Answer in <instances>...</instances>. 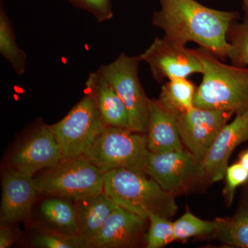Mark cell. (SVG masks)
Wrapping results in <instances>:
<instances>
[{"label": "cell", "instance_id": "30bf717a", "mask_svg": "<svg viewBox=\"0 0 248 248\" xmlns=\"http://www.w3.org/2000/svg\"><path fill=\"white\" fill-rule=\"evenodd\" d=\"M233 112L194 107L177 115L181 140L187 151L202 163L221 129L228 123Z\"/></svg>", "mask_w": 248, "mask_h": 248}, {"label": "cell", "instance_id": "9a60e30c", "mask_svg": "<svg viewBox=\"0 0 248 248\" xmlns=\"http://www.w3.org/2000/svg\"><path fill=\"white\" fill-rule=\"evenodd\" d=\"M147 148L151 153L181 151L184 145L177 126V116L166 110L158 100L151 99L147 128Z\"/></svg>", "mask_w": 248, "mask_h": 248}, {"label": "cell", "instance_id": "277c9868", "mask_svg": "<svg viewBox=\"0 0 248 248\" xmlns=\"http://www.w3.org/2000/svg\"><path fill=\"white\" fill-rule=\"evenodd\" d=\"M150 152L146 134L108 126L83 156L104 173L124 169L146 174Z\"/></svg>", "mask_w": 248, "mask_h": 248}, {"label": "cell", "instance_id": "e0dca14e", "mask_svg": "<svg viewBox=\"0 0 248 248\" xmlns=\"http://www.w3.org/2000/svg\"><path fill=\"white\" fill-rule=\"evenodd\" d=\"M75 205L79 221V235L91 248L93 239L112 212L118 205L104 192L76 201Z\"/></svg>", "mask_w": 248, "mask_h": 248}, {"label": "cell", "instance_id": "ba28073f", "mask_svg": "<svg viewBox=\"0 0 248 248\" xmlns=\"http://www.w3.org/2000/svg\"><path fill=\"white\" fill-rule=\"evenodd\" d=\"M147 175L173 196L188 192L207 182L202 164L187 149L148 155Z\"/></svg>", "mask_w": 248, "mask_h": 248}, {"label": "cell", "instance_id": "f1b7e54d", "mask_svg": "<svg viewBox=\"0 0 248 248\" xmlns=\"http://www.w3.org/2000/svg\"><path fill=\"white\" fill-rule=\"evenodd\" d=\"M239 163L248 171V149L240 155Z\"/></svg>", "mask_w": 248, "mask_h": 248}, {"label": "cell", "instance_id": "8992f818", "mask_svg": "<svg viewBox=\"0 0 248 248\" xmlns=\"http://www.w3.org/2000/svg\"><path fill=\"white\" fill-rule=\"evenodd\" d=\"M140 56L121 53L118 58L102 65L98 73L115 89L128 109L130 130L146 134L149 119L150 100L139 78Z\"/></svg>", "mask_w": 248, "mask_h": 248}, {"label": "cell", "instance_id": "3957f363", "mask_svg": "<svg viewBox=\"0 0 248 248\" xmlns=\"http://www.w3.org/2000/svg\"><path fill=\"white\" fill-rule=\"evenodd\" d=\"M144 173L119 169L104 173V193L125 210L148 220L152 214L172 218L177 211L174 196Z\"/></svg>", "mask_w": 248, "mask_h": 248}, {"label": "cell", "instance_id": "7c38bea8", "mask_svg": "<svg viewBox=\"0 0 248 248\" xmlns=\"http://www.w3.org/2000/svg\"><path fill=\"white\" fill-rule=\"evenodd\" d=\"M232 122L221 129L213 146L202 161L207 182L213 184L224 178L228 161L241 143L248 141V109L236 115Z\"/></svg>", "mask_w": 248, "mask_h": 248}, {"label": "cell", "instance_id": "d4e9b609", "mask_svg": "<svg viewBox=\"0 0 248 248\" xmlns=\"http://www.w3.org/2000/svg\"><path fill=\"white\" fill-rule=\"evenodd\" d=\"M35 247L43 248H89L86 241L79 235L63 234L57 231L41 233L32 240Z\"/></svg>", "mask_w": 248, "mask_h": 248}, {"label": "cell", "instance_id": "5bb4252c", "mask_svg": "<svg viewBox=\"0 0 248 248\" xmlns=\"http://www.w3.org/2000/svg\"><path fill=\"white\" fill-rule=\"evenodd\" d=\"M148 220L117 206L93 239L91 248L130 247L141 239Z\"/></svg>", "mask_w": 248, "mask_h": 248}, {"label": "cell", "instance_id": "9c48e42d", "mask_svg": "<svg viewBox=\"0 0 248 248\" xmlns=\"http://www.w3.org/2000/svg\"><path fill=\"white\" fill-rule=\"evenodd\" d=\"M140 56L142 62L148 63L152 76L158 82L164 79L187 78L203 72L197 50L165 37L155 39Z\"/></svg>", "mask_w": 248, "mask_h": 248}, {"label": "cell", "instance_id": "52a82bcc", "mask_svg": "<svg viewBox=\"0 0 248 248\" xmlns=\"http://www.w3.org/2000/svg\"><path fill=\"white\" fill-rule=\"evenodd\" d=\"M48 126L61 146L63 159L83 156L107 127L88 93L62 120Z\"/></svg>", "mask_w": 248, "mask_h": 248}, {"label": "cell", "instance_id": "484cf974", "mask_svg": "<svg viewBox=\"0 0 248 248\" xmlns=\"http://www.w3.org/2000/svg\"><path fill=\"white\" fill-rule=\"evenodd\" d=\"M77 9L92 15L99 22H107L113 18L110 0H64Z\"/></svg>", "mask_w": 248, "mask_h": 248}, {"label": "cell", "instance_id": "f546056e", "mask_svg": "<svg viewBox=\"0 0 248 248\" xmlns=\"http://www.w3.org/2000/svg\"><path fill=\"white\" fill-rule=\"evenodd\" d=\"M244 10L246 14V19H248V0H243Z\"/></svg>", "mask_w": 248, "mask_h": 248}, {"label": "cell", "instance_id": "ac0fdd59", "mask_svg": "<svg viewBox=\"0 0 248 248\" xmlns=\"http://www.w3.org/2000/svg\"><path fill=\"white\" fill-rule=\"evenodd\" d=\"M44 218L57 232L70 235H79V221L76 205L68 200L52 197L44 201L40 205Z\"/></svg>", "mask_w": 248, "mask_h": 248}, {"label": "cell", "instance_id": "83f0119b", "mask_svg": "<svg viewBox=\"0 0 248 248\" xmlns=\"http://www.w3.org/2000/svg\"><path fill=\"white\" fill-rule=\"evenodd\" d=\"M15 239L14 232L11 228L3 227L0 231V248L11 247Z\"/></svg>", "mask_w": 248, "mask_h": 248}, {"label": "cell", "instance_id": "6da1fadb", "mask_svg": "<svg viewBox=\"0 0 248 248\" xmlns=\"http://www.w3.org/2000/svg\"><path fill=\"white\" fill-rule=\"evenodd\" d=\"M158 1L161 9L153 14L152 24L164 31L165 38L185 46L195 42L218 59L228 58V34L238 12L210 9L195 0Z\"/></svg>", "mask_w": 248, "mask_h": 248}, {"label": "cell", "instance_id": "603a6c76", "mask_svg": "<svg viewBox=\"0 0 248 248\" xmlns=\"http://www.w3.org/2000/svg\"><path fill=\"white\" fill-rule=\"evenodd\" d=\"M231 45L228 58L232 64L248 68V19L244 22H233L228 34Z\"/></svg>", "mask_w": 248, "mask_h": 248}, {"label": "cell", "instance_id": "cb8c5ba5", "mask_svg": "<svg viewBox=\"0 0 248 248\" xmlns=\"http://www.w3.org/2000/svg\"><path fill=\"white\" fill-rule=\"evenodd\" d=\"M148 221L149 229L145 236L146 248H161L175 241L174 223L169 218L152 214Z\"/></svg>", "mask_w": 248, "mask_h": 248}, {"label": "cell", "instance_id": "2e32d148", "mask_svg": "<svg viewBox=\"0 0 248 248\" xmlns=\"http://www.w3.org/2000/svg\"><path fill=\"white\" fill-rule=\"evenodd\" d=\"M85 86L86 93L94 98L106 126L130 129L128 111L125 104L97 71L89 73Z\"/></svg>", "mask_w": 248, "mask_h": 248}, {"label": "cell", "instance_id": "7402d4cb", "mask_svg": "<svg viewBox=\"0 0 248 248\" xmlns=\"http://www.w3.org/2000/svg\"><path fill=\"white\" fill-rule=\"evenodd\" d=\"M222 218L215 221H204L190 212L184 214L174 222V239L184 240L193 236L215 233L221 226Z\"/></svg>", "mask_w": 248, "mask_h": 248}, {"label": "cell", "instance_id": "4fadbf2b", "mask_svg": "<svg viewBox=\"0 0 248 248\" xmlns=\"http://www.w3.org/2000/svg\"><path fill=\"white\" fill-rule=\"evenodd\" d=\"M38 194L32 176L17 170L7 173L2 182L1 224L9 226L26 219Z\"/></svg>", "mask_w": 248, "mask_h": 248}, {"label": "cell", "instance_id": "ffe728a7", "mask_svg": "<svg viewBox=\"0 0 248 248\" xmlns=\"http://www.w3.org/2000/svg\"><path fill=\"white\" fill-rule=\"evenodd\" d=\"M0 54L16 75L22 76L25 73L27 54L18 46L14 26L5 11L2 0L0 5Z\"/></svg>", "mask_w": 248, "mask_h": 248}, {"label": "cell", "instance_id": "5b68a950", "mask_svg": "<svg viewBox=\"0 0 248 248\" xmlns=\"http://www.w3.org/2000/svg\"><path fill=\"white\" fill-rule=\"evenodd\" d=\"M34 181L40 194L76 202L104 192V173L81 156L62 159Z\"/></svg>", "mask_w": 248, "mask_h": 248}, {"label": "cell", "instance_id": "8fae6325", "mask_svg": "<svg viewBox=\"0 0 248 248\" xmlns=\"http://www.w3.org/2000/svg\"><path fill=\"white\" fill-rule=\"evenodd\" d=\"M62 159L60 143L48 125L42 124L16 150L11 164L16 170L33 176L40 170L56 166Z\"/></svg>", "mask_w": 248, "mask_h": 248}, {"label": "cell", "instance_id": "d6986e66", "mask_svg": "<svg viewBox=\"0 0 248 248\" xmlns=\"http://www.w3.org/2000/svg\"><path fill=\"white\" fill-rule=\"evenodd\" d=\"M197 88L187 78L170 79L161 87L159 104L166 110L179 115L190 110L194 106Z\"/></svg>", "mask_w": 248, "mask_h": 248}, {"label": "cell", "instance_id": "4316f807", "mask_svg": "<svg viewBox=\"0 0 248 248\" xmlns=\"http://www.w3.org/2000/svg\"><path fill=\"white\" fill-rule=\"evenodd\" d=\"M226 186L224 195L228 205L232 203L235 190L248 181V171L240 163L228 166L226 172Z\"/></svg>", "mask_w": 248, "mask_h": 248}, {"label": "cell", "instance_id": "44dd1931", "mask_svg": "<svg viewBox=\"0 0 248 248\" xmlns=\"http://www.w3.org/2000/svg\"><path fill=\"white\" fill-rule=\"evenodd\" d=\"M214 234L231 247L248 248V203L230 218H222L221 226Z\"/></svg>", "mask_w": 248, "mask_h": 248}, {"label": "cell", "instance_id": "7a4b0ae2", "mask_svg": "<svg viewBox=\"0 0 248 248\" xmlns=\"http://www.w3.org/2000/svg\"><path fill=\"white\" fill-rule=\"evenodd\" d=\"M203 66L195 107L243 113L248 109V68L228 65L206 49H197Z\"/></svg>", "mask_w": 248, "mask_h": 248}]
</instances>
